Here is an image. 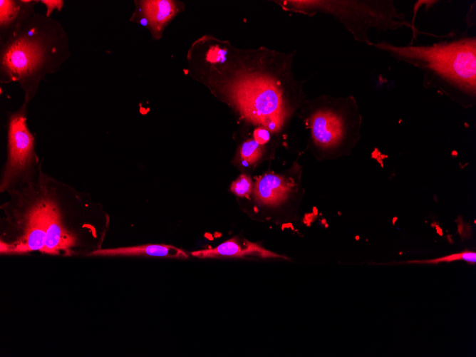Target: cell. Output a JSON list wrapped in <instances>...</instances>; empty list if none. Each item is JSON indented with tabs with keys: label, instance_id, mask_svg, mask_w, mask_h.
<instances>
[{
	"label": "cell",
	"instance_id": "6da1fadb",
	"mask_svg": "<svg viewBox=\"0 0 476 357\" xmlns=\"http://www.w3.org/2000/svg\"><path fill=\"white\" fill-rule=\"evenodd\" d=\"M294 55L273 51L262 68L235 70L222 81L224 99L246 122L279 135L306 100V81L292 71Z\"/></svg>",
	"mask_w": 476,
	"mask_h": 357
},
{
	"label": "cell",
	"instance_id": "7a4b0ae2",
	"mask_svg": "<svg viewBox=\"0 0 476 357\" xmlns=\"http://www.w3.org/2000/svg\"><path fill=\"white\" fill-rule=\"evenodd\" d=\"M372 46L423 73V86L435 88L464 108L476 103V38L463 36L427 46H397L386 41Z\"/></svg>",
	"mask_w": 476,
	"mask_h": 357
},
{
	"label": "cell",
	"instance_id": "3957f363",
	"mask_svg": "<svg viewBox=\"0 0 476 357\" xmlns=\"http://www.w3.org/2000/svg\"><path fill=\"white\" fill-rule=\"evenodd\" d=\"M309 148L319 160L348 155L358 141L362 118L355 98L322 94L300 108Z\"/></svg>",
	"mask_w": 476,
	"mask_h": 357
},
{
	"label": "cell",
	"instance_id": "277c9868",
	"mask_svg": "<svg viewBox=\"0 0 476 357\" xmlns=\"http://www.w3.org/2000/svg\"><path fill=\"white\" fill-rule=\"evenodd\" d=\"M278 4L287 11L330 15L341 23L356 41L368 46L373 43L368 35L371 29L386 31L407 27L415 34L420 33L406 21L405 14L398 11L392 0L279 1Z\"/></svg>",
	"mask_w": 476,
	"mask_h": 357
},
{
	"label": "cell",
	"instance_id": "5b68a950",
	"mask_svg": "<svg viewBox=\"0 0 476 357\" xmlns=\"http://www.w3.org/2000/svg\"><path fill=\"white\" fill-rule=\"evenodd\" d=\"M24 112L19 111L10 118L8 134L9 155L1 180V191L11 187L34 162V139L26 126Z\"/></svg>",
	"mask_w": 476,
	"mask_h": 357
},
{
	"label": "cell",
	"instance_id": "8992f818",
	"mask_svg": "<svg viewBox=\"0 0 476 357\" xmlns=\"http://www.w3.org/2000/svg\"><path fill=\"white\" fill-rule=\"evenodd\" d=\"M46 197L43 193L29 211L24 233L16 242L10 244L1 241V254L41 252L46 234Z\"/></svg>",
	"mask_w": 476,
	"mask_h": 357
},
{
	"label": "cell",
	"instance_id": "52a82bcc",
	"mask_svg": "<svg viewBox=\"0 0 476 357\" xmlns=\"http://www.w3.org/2000/svg\"><path fill=\"white\" fill-rule=\"evenodd\" d=\"M43 58V48L38 41L21 38L6 49L2 64L16 80L31 73L39 67Z\"/></svg>",
	"mask_w": 476,
	"mask_h": 357
},
{
	"label": "cell",
	"instance_id": "ba28073f",
	"mask_svg": "<svg viewBox=\"0 0 476 357\" xmlns=\"http://www.w3.org/2000/svg\"><path fill=\"white\" fill-rule=\"evenodd\" d=\"M192 256L199 259L214 258H261L287 259L286 257L265 249L259 243L238 237L231 238L215 247L193 251Z\"/></svg>",
	"mask_w": 476,
	"mask_h": 357
},
{
	"label": "cell",
	"instance_id": "9c48e42d",
	"mask_svg": "<svg viewBox=\"0 0 476 357\" xmlns=\"http://www.w3.org/2000/svg\"><path fill=\"white\" fill-rule=\"evenodd\" d=\"M75 244V237L63 224L56 204L47 195L46 234L41 252L48 254H58L61 252L68 254Z\"/></svg>",
	"mask_w": 476,
	"mask_h": 357
},
{
	"label": "cell",
	"instance_id": "30bf717a",
	"mask_svg": "<svg viewBox=\"0 0 476 357\" xmlns=\"http://www.w3.org/2000/svg\"><path fill=\"white\" fill-rule=\"evenodd\" d=\"M294 187L295 185L289 177L267 173L256 180L252 192L259 204L275 207L289 198Z\"/></svg>",
	"mask_w": 476,
	"mask_h": 357
},
{
	"label": "cell",
	"instance_id": "8fae6325",
	"mask_svg": "<svg viewBox=\"0 0 476 357\" xmlns=\"http://www.w3.org/2000/svg\"><path fill=\"white\" fill-rule=\"evenodd\" d=\"M88 256H145L183 259H187L189 257L183 249L164 244H148L133 247L98 249L90 252Z\"/></svg>",
	"mask_w": 476,
	"mask_h": 357
},
{
	"label": "cell",
	"instance_id": "7c38bea8",
	"mask_svg": "<svg viewBox=\"0 0 476 357\" xmlns=\"http://www.w3.org/2000/svg\"><path fill=\"white\" fill-rule=\"evenodd\" d=\"M141 6L143 14L152 29L155 31H160L175 14L176 6L172 1H143Z\"/></svg>",
	"mask_w": 476,
	"mask_h": 357
},
{
	"label": "cell",
	"instance_id": "4fadbf2b",
	"mask_svg": "<svg viewBox=\"0 0 476 357\" xmlns=\"http://www.w3.org/2000/svg\"><path fill=\"white\" fill-rule=\"evenodd\" d=\"M265 147L257 143L253 138L245 140L239 150V156L242 164L249 166L256 164L262 157Z\"/></svg>",
	"mask_w": 476,
	"mask_h": 357
},
{
	"label": "cell",
	"instance_id": "5bb4252c",
	"mask_svg": "<svg viewBox=\"0 0 476 357\" xmlns=\"http://www.w3.org/2000/svg\"><path fill=\"white\" fill-rule=\"evenodd\" d=\"M457 260H463L470 264H475L476 263V252L465 249L461 252L447 255L440 258L429 260L408 261L405 262V263L437 264L440 262H451Z\"/></svg>",
	"mask_w": 476,
	"mask_h": 357
},
{
	"label": "cell",
	"instance_id": "9a60e30c",
	"mask_svg": "<svg viewBox=\"0 0 476 357\" xmlns=\"http://www.w3.org/2000/svg\"><path fill=\"white\" fill-rule=\"evenodd\" d=\"M253 190L251 177L245 174L240 175L230 186L231 192L239 197H248Z\"/></svg>",
	"mask_w": 476,
	"mask_h": 357
},
{
	"label": "cell",
	"instance_id": "2e32d148",
	"mask_svg": "<svg viewBox=\"0 0 476 357\" xmlns=\"http://www.w3.org/2000/svg\"><path fill=\"white\" fill-rule=\"evenodd\" d=\"M18 6L13 1H0V21L1 26L9 24L16 16Z\"/></svg>",
	"mask_w": 476,
	"mask_h": 357
},
{
	"label": "cell",
	"instance_id": "e0dca14e",
	"mask_svg": "<svg viewBox=\"0 0 476 357\" xmlns=\"http://www.w3.org/2000/svg\"><path fill=\"white\" fill-rule=\"evenodd\" d=\"M272 134L266 128L259 127L253 131V139L259 145L265 146L270 140Z\"/></svg>",
	"mask_w": 476,
	"mask_h": 357
},
{
	"label": "cell",
	"instance_id": "ac0fdd59",
	"mask_svg": "<svg viewBox=\"0 0 476 357\" xmlns=\"http://www.w3.org/2000/svg\"><path fill=\"white\" fill-rule=\"evenodd\" d=\"M47 6V15L51 14L54 9H61L63 4L62 1H42Z\"/></svg>",
	"mask_w": 476,
	"mask_h": 357
}]
</instances>
